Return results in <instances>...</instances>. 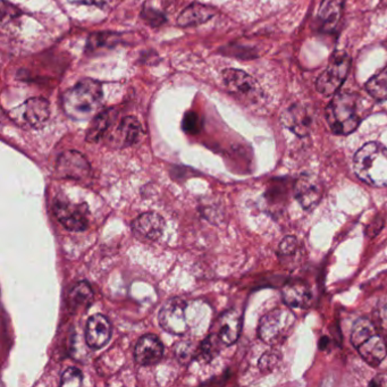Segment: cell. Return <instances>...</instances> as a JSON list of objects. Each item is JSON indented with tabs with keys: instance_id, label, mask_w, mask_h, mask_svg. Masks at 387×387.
<instances>
[{
	"instance_id": "cell-14",
	"label": "cell",
	"mask_w": 387,
	"mask_h": 387,
	"mask_svg": "<svg viewBox=\"0 0 387 387\" xmlns=\"http://www.w3.org/2000/svg\"><path fill=\"white\" fill-rule=\"evenodd\" d=\"M112 335L109 320L101 313L90 317L85 328V339L87 346L92 348H101L106 346Z\"/></svg>"
},
{
	"instance_id": "cell-25",
	"label": "cell",
	"mask_w": 387,
	"mask_h": 387,
	"mask_svg": "<svg viewBox=\"0 0 387 387\" xmlns=\"http://www.w3.org/2000/svg\"><path fill=\"white\" fill-rule=\"evenodd\" d=\"M366 89L375 101H387V66L367 82Z\"/></svg>"
},
{
	"instance_id": "cell-12",
	"label": "cell",
	"mask_w": 387,
	"mask_h": 387,
	"mask_svg": "<svg viewBox=\"0 0 387 387\" xmlns=\"http://www.w3.org/2000/svg\"><path fill=\"white\" fill-rule=\"evenodd\" d=\"M165 220L156 213L140 215L132 224V229L136 236L147 241H156L164 232Z\"/></svg>"
},
{
	"instance_id": "cell-17",
	"label": "cell",
	"mask_w": 387,
	"mask_h": 387,
	"mask_svg": "<svg viewBox=\"0 0 387 387\" xmlns=\"http://www.w3.org/2000/svg\"><path fill=\"white\" fill-rule=\"evenodd\" d=\"M295 198L304 209H311L320 202L322 189L313 178H299L294 185Z\"/></svg>"
},
{
	"instance_id": "cell-6",
	"label": "cell",
	"mask_w": 387,
	"mask_h": 387,
	"mask_svg": "<svg viewBox=\"0 0 387 387\" xmlns=\"http://www.w3.org/2000/svg\"><path fill=\"white\" fill-rule=\"evenodd\" d=\"M350 57L344 52H337L332 56L328 66L317 80V90L324 96H332L346 81L350 70Z\"/></svg>"
},
{
	"instance_id": "cell-26",
	"label": "cell",
	"mask_w": 387,
	"mask_h": 387,
	"mask_svg": "<svg viewBox=\"0 0 387 387\" xmlns=\"http://www.w3.org/2000/svg\"><path fill=\"white\" fill-rule=\"evenodd\" d=\"M83 381L81 371L78 368H68L61 375V386H80Z\"/></svg>"
},
{
	"instance_id": "cell-19",
	"label": "cell",
	"mask_w": 387,
	"mask_h": 387,
	"mask_svg": "<svg viewBox=\"0 0 387 387\" xmlns=\"http://www.w3.org/2000/svg\"><path fill=\"white\" fill-rule=\"evenodd\" d=\"M143 134V126L139 121L132 116L125 117L114 133V143L118 147H129L138 143Z\"/></svg>"
},
{
	"instance_id": "cell-27",
	"label": "cell",
	"mask_w": 387,
	"mask_h": 387,
	"mask_svg": "<svg viewBox=\"0 0 387 387\" xmlns=\"http://www.w3.org/2000/svg\"><path fill=\"white\" fill-rule=\"evenodd\" d=\"M184 129L190 133H196L199 131L200 124H199V117L197 114L193 112L187 114V116L184 117L183 122Z\"/></svg>"
},
{
	"instance_id": "cell-9",
	"label": "cell",
	"mask_w": 387,
	"mask_h": 387,
	"mask_svg": "<svg viewBox=\"0 0 387 387\" xmlns=\"http://www.w3.org/2000/svg\"><path fill=\"white\" fill-rule=\"evenodd\" d=\"M54 211L59 223L71 232H82L89 225V208L87 204L57 201L54 206Z\"/></svg>"
},
{
	"instance_id": "cell-20",
	"label": "cell",
	"mask_w": 387,
	"mask_h": 387,
	"mask_svg": "<svg viewBox=\"0 0 387 387\" xmlns=\"http://www.w3.org/2000/svg\"><path fill=\"white\" fill-rule=\"evenodd\" d=\"M94 300V291L87 282H79L74 286L72 287L68 293V306L72 311H80L87 309Z\"/></svg>"
},
{
	"instance_id": "cell-24",
	"label": "cell",
	"mask_w": 387,
	"mask_h": 387,
	"mask_svg": "<svg viewBox=\"0 0 387 387\" xmlns=\"http://www.w3.org/2000/svg\"><path fill=\"white\" fill-rule=\"evenodd\" d=\"M343 0H323L320 10V19L329 28L339 22L342 14Z\"/></svg>"
},
{
	"instance_id": "cell-28",
	"label": "cell",
	"mask_w": 387,
	"mask_h": 387,
	"mask_svg": "<svg viewBox=\"0 0 387 387\" xmlns=\"http://www.w3.org/2000/svg\"><path fill=\"white\" fill-rule=\"evenodd\" d=\"M280 355L276 352H267L260 360L262 370H271L280 362Z\"/></svg>"
},
{
	"instance_id": "cell-21",
	"label": "cell",
	"mask_w": 387,
	"mask_h": 387,
	"mask_svg": "<svg viewBox=\"0 0 387 387\" xmlns=\"http://www.w3.org/2000/svg\"><path fill=\"white\" fill-rule=\"evenodd\" d=\"M213 8L200 5V3H193L187 7L182 12L178 17V24L180 26H193L205 23L213 17Z\"/></svg>"
},
{
	"instance_id": "cell-16",
	"label": "cell",
	"mask_w": 387,
	"mask_h": 387,
	"mask_svg": "<svg viewBox=\"0 0 387 387\" xmlns=\"http://www.w3.org/2000/svg\"><path fill=\"white\" fill-rule=\"evenodd\" d=\"M216 335L225 346H232L238 341L241 332V315L236 310H229L218 320Z\"/></svg>"
},
{
	"instance_id": "cell-10",
	"label": "cell",
	"mask_w": 387,
	"mask_h": 387,
	"mask_svg": "<svg viewBox=\"0 0 387 387\" xmlns=\"http://www.w3.org/2000/svg\"><path fill=\"white\" fill-rule=\"evenodd\" d=\"M55 169L59 178L81 181L90 174L91 166L82 154L70 150L59 156Z\"/></svg>"
},
{
	"instance_id": "cell-18",
	"label": "cell",
	"mask_w": 387,
	"mask_h": 387,
	"mask_svg": "<svg viewBox=\"0 0 387 387\" xmlns=\"http://www.w3.org/2000/svg\"><path fill=\"white\" fill-rule=\"evenodd\" d=\"M282 295L286 306L299 309L308 308L313 301V294L310 292L309 287L300 281L287 283L282 290Z\"/></svg>"
},
{
	"instance_id": "cell-11",
	"label": "cell",
	"mask_w": 387,
	"mask_h": 387,
	"mask_svg": "<svg viewBox=\"0 0 387 387\" xmlns=\"http://www.w3.org/2000/svg\"><path fill=\"white\" fill-rule=\"evenodd\" d=\"M223 80L231 92L242 97L253 98L259 94L258 84L251 75L245 72L236 68H227L223 72Z\"/></svg>"
},
{
	"instance_id": "cell-15",
	"label": "cell",
	"mask_w": 387,
	"mask_h": 387,
	"mask_svg": "<svg viewBox=\"0 0 387 387\" xmlns=\"http://www.w3.org/2000/svg\"><path fill=\"white\" fill-rule=\"evenodd\" d=\"M282 121L287 129L299 136H308L313 127V117L310 116L306 107L301 105H294L289 108L283 114Z\"/></svg>"
},
{
	"instance_id": "cell-31",
	"label": "cell",
	"mask_w": 387,
	"mask_h": 387,
	"mask_svg": "<svg viewBox=\"0 0 387 387\" xmlns=\"http://www.w3.org/2000/svg\"><path fill=\"white\" fill-rule=\"evenodd\" d=\"M71 3L78 5H91V6H101L105 3V0H68Z\"/></svg>"
},
{
	"instance_id": "cell-8",
	"label": "cell",
	"mask_w": 387,
	"mask_h": 387,
	"mask_svg": "<svg viewBox=\"0 0 387 387\" xmlns=\"http://www.w3.org/2000/svg\"><path fill=\"white\" fill-rule=\"evenodd\" d=\"M50 116L48 101L43 98H31L12 112V117L17 124L38 129L45 125Z\"/></svg>"
},
{
	"instance_id": "cell-1",
	"label": "cell",
	"mask_w": 387,
	"mask_h": 387,
	"mask_svg": "<svg viewBox=\"0 0 387 387\" xmlns=\"http://www.w3.org/2000/svg\"><path fill=\"white\" fill-rule=\"evenodd\" d=\"M103 89L94 80H84L70 89L63 97V108L75 121L90 120L103 105Z\"/></svg>"
},
{
	"instance_id": "cell-4",
	"label": "cell",
	"mask_w": 387,
	"mask_h": 387,
	"mask_svg": "<svg viewBox=\"0 0 387 387\" xmlns=\"http://www.w3.org/2000/svg\"><path fill=\"white\" fill-rule=\"evenodd\" d=\"M329 127L335 134L346 136L355 132L360 124L358 96L355 94H336L326 109Z\"/></svg>"
},
{
	"instance_id": "cell-29",
	"label": "cell",
	"mask_w": 387,
	"mask_h": 387,
	"mask_svg": "<svg viewBox=\"0 0 387 387\" xmlns=\"http://www.w3.org/2000/svg\"><path fill=\"white\" fill-rule=\"evenodd\" d=\"M377 324L379 328L387 334V304L381 306L377 311Z\"/></svg>"
},
{
	"instance_id": "cell-22",
	"label": "cell",
	"mask_w": 387,
	"mask_h": 387,
	"mask_svg": "<svg viewBox=\"0 0 387 387\" xmlns=\"http://www.w3.org/2000/svg\"><path fill=\"white\" fill-rule=\"evenodd\" d=\"M302 247L294 236H286L278 249V257L285 266H297V262H300L302 257Z\"/></svg>"
},
{
	"instance_id": "cell-3",
	"label": "cell",
	"mask_w": 387,
	"mask_h": 387,
	"mask_svg": "<svg viewBox=\"0 0 387 387\" xmlns=\"http://www.w3.org/2000/svg\"><path fill=\"white\" fill-rule=\"evenodd\" d=\"M351 343L368 365L377 367L386 358L384 336L370 320L360 318L355 322L352 327Z\"/></svg>"
},
{
	"instance_id": "cell-13",
	"label": "cell",
	"mask_w": 387,
	"mask_h": 387,
	"mask_svg": "<svg viewBox=\"0 0 387 387\" xmlns=\"http://www.w3.org/2000/svg\"><path fill=\"white\" fill-rule=\"evenodd\" d=\"M164 355V346L158 337L145 335L136 343L134 359L139 365L152 366L159 362Z\"/></svg>"
},
{
	"instance_id": "cell-23",
	"label": "cell",
	"mask_w": 387,
	"mask_h": 387,
	"mask_svg": "<svg viewBox=\"0 0 387 387\" xmlns=\"http://www.w3.org/2000/svg\"><path fill=\"white\" fill-rule=\"evenodd\" d=\"M116 113L113 109L106 110L103 113L98 114L91 123L90 127L87 129V141L89 143H97L101 136L106 133L110 124L115 118Z\"/></svg>"
},
{
	"instance_id": "cell-5",
	"label": "cell",
	"mask_w": 387,
	"mask_h": 387,
	"mask_svg": "<svg viewBox=\"0 0 387 387\" xmlns=\"http://www.w3.org/2000/svg\"><path fill=\"white\" fill-rule=\"evenodd\" d=\"M297 318L286 306L271 310L259 324V337L271 346L284 342L293 332Z\"/></svg>"
},
{
	"instance_id": "cell-30",
	"label": "cell",
	"mask_w": 387,
	"mask_h": 387,
	"mask_svg": "<svg viewBox=\"0 0 387 387\" xmlns=\"http://www.w3.org/2000/svg\"><path fill=\"white\" fill-rule=\"evenodd\" d=\"M369 385L370 386H387V375H378L369 383Z\"/></svg>"
},
{
	"instance_id": "cell-7",
	"label": "cell",
	"mask_w": 387,
	"mask_h": 387,
	"mask_svg": "<svg viewBox=\"0 0 387 387\" xmlns=\"http://www.w3.org/2000/svg\"><path fill=\"white\" fill-rule=\"evenodd\" d=\"M187 304L181 297H171L165 302L159 313V324L166 332L182 335L189 329Z\"/></svg>"
},
{
	"instance_id": "cell-2",
	"label": "cell",
	"mask_w": 387,
	"mask_h": 387,
	"mask_svg": "<svg viewBox=\"0 0 387 387\" xmlns=\"http://www.w3.org/2000/svg\"><path fill=\"white\" fill-rule=\"evenodd\" d=\"M355 174L362 182L375 187H387V148L378 143H369L355 154Z\"/></svg>"
}]
</instances>
